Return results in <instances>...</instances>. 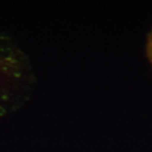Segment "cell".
Listing matches in <instances>:
<instances>
[{
	"instance_id": "6da1fadb",
	"label": "cell",
	"mask_w": 152,
	"mask_h": 152,
	"mask_svg": "<svg viewBox=\"0 0 152 152\" xmlns=\"http://www.w3.org/2000/svg\"><path fill=\"white\" fill-rule=\"evenodd\" d=\"M146 54H147V57H148V59H149L150 63L152 64V29L149 34H148V38H147Z\"/></svg>"
}]
</instances>
